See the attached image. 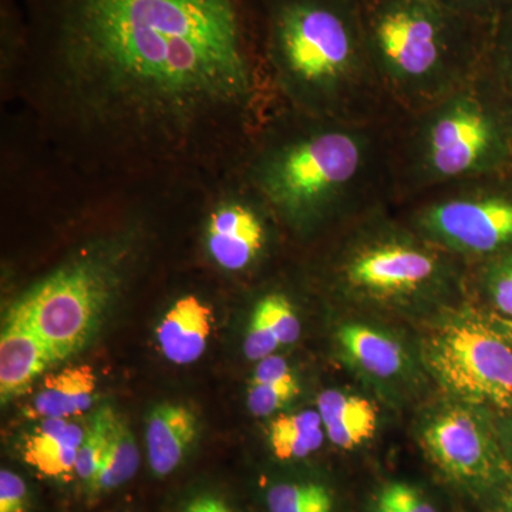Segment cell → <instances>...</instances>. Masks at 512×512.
<instances>
[{
    "mask_svg": "<svg viewBox=\"0 0 512 512\" xmlns=\"http://www.w3.org/2000/svg\"><path fill=\"white\" fill-rule=\"evenodd\" d=\"M23 10L10 84L67 163L128 194L207 190L239 170L278 106L259 0H26Z\"/></svg>",
    "mask_w": 512,
    "mask_h": 512,
    "instance_id": "obj_1",
    "label": "cell"
},
{
    "mask_svg": "<svg viewBox=\"0 0 512 512\" xmlns=\"http://www.w3.org/2000/svg\"><path fill=\"white\" fill-rule=\"evenodd\" d=\"M394 124L322 119L279 104L238 173L295 234L350 224L396 198Z\"/></svg>",
    "mask_w": 512,
    "mask_h": 512,
    "instance_id": "obj_2",
    "label": "cell"
},
{
    "mask_svg": "<svg viewBox=\"0 0 512 512\" xmlns=\"http://www.w3.org/2000/svg\"><path fill=\"white\" fill-rule=\"evenodd\" d=\"M272 90L308 116L386 123L397 116L367 50L359 0H259Z\"/></svg>",
    "mask_w": 512,
    "mask_h": 512,
    "instance_id": "obj_3",
    "label": "cell"
},
{
    "mask_svg": "<svg viewBox=\"0 0 512 512\" xmlns=\"http://www.w3.org/2000/svg\"><path fill=\"white\" fill-rule=\"evenodd\" d=\"M370 60L399 117L431 106L483 70L493 23L444 0H359Z\"/></svg>",
    "mask_w": 512,
    "mask_h": 512,
    "instance_id": "obj_4",
    "label": "cell"
},
{
    "mask_svg": "<svg viewBox=\"0 0 512 512\" xmlns=\"http://www.w3.org/2000/svg\"><path fill=\"white\" fill-rule=\"evenodd\" d=\"M394 126L396 198L511 173L512 104L483 70Z\"/></svg>",
    "mask_w": 512,
    "mask_h": 512,
    "instance_id": "obj_5",
    "label": "cell"
},
{
    "mask_svg": "<svg viewBox=\"0 0 512 512\" xmlns=\"http://www.w3.org/2000/svg\"><path fill=\"white\" fill-rule=\"evenodd\" d=\"M332 262V281L362 301L393 302L444 289L454 274L448 254L412 227L389 220L384 207L350 222Z\"/></svg>",
    "mask_w": 512,
    "mask_h": 512,
    "instance_id": "obj_6",
    "label": "cell"
},
{
    "mask_svg": "<svg viewBox=\"0 0 512 512\" xmlns=\"http://www.w3.org/2000/svg\"><path fill=\"white\" fill-rule=\"evenodd\" d=\"M120 249L97 247L67 259L20 296L28 320L56 362L89 343L121 284Z\"/></svg>",
    "mask_w": 512,
    "mask_h": 512,
    "instance_id": "obj_7",
    "label": "cell"
},
{
    "mask_svg": "<svg viewBox=\"0 0 512 512\" xmlns=\"http://www.w3.org/2000/svg\"><path fill=\"white\" fill-rule=\"evenodd\" d=\"M420 198L409 225L448 254L487 259L512 249V173Z\"/></svg>",
    "mask_w": 512,
    "mask_h": 512,
    "instance_id": "obj_8",
    "label": "cell"
},
{
    "mask_svg": "<svg viewBox=\"0 0 512 512\" xmlns=\"http://www.w3.org/2000/svg\"><path fill=\"white\" fill-rule=\"evenodd\" d=\"M470 315L431 338L429 363L444 386L468 403L512 406V338Z\"/></svg>",
    "mask_w": 512,
    "mask_h": 512,
    "instance_id": "obj_9",
    "label": "cell"
},
{
    "mask_svg": "<svg viewBox=\"0 0 512 512\" xmlns=\"http://www.w3.org/2000/svg\"><path fill=\"white\" fill-rule=\"evenodd\" d=\"M210 205L202 225L208 259L225 274H244L264 258L274 214L238 171L204 190Z\"/></svg>",
    "mask_w": 512,
    "mask_h": 512,
    "instance_id": "obj_10",
    "label": "cell"
},
{
    "mask_svg": "<svg viewBox=\"0 0 512 512\" xmlns=\"http://www.w3.org/2000/svg\"><path fill=\"white\" fill-rule=\"evenodd\" d=\"M431 460L448 476L466 481H487L500 468L491 434L473 414L447 410L431 420L423 433Z\"/></svg>",
    "mask_w": 512,
    "mask_h": 512,
    "instance_id": "obj_11",
    "label": "cell"
},
{
    "mask_svg": "<svg viewBox=\"0 0 512 512\" xmlns=\"http://www.w3.org/2000/svg\"><path fill=\"white\" fill-rule=\"evenodd\" d=\"M56 359L15 308L10 309L0 338V397L8 402L26 393Z\"/></svg>",
    "mask_w": 512,
    "mask_h": 512,
    "instance_id": "obj_12",
    "label": "cell"
},
{
    "mask_svg": "<svg viewBox=\"0 0 512 512\" xmlns=\"http://www.w3.org/2000/svg\"><path fill=\"white\" fill-rule=\"evenodd\" d=\"M214 326V312L197 295L178 298L158 323V348L174 365H192L204 355Z\"/></svg>",
    "mask_w": 512,
    "mask_h": 512,
    "instance_id": "obj_13",
    "label": "cell"
},
{
    "mask_svg": "<svg viewBox=\"0 0 512 512\" xmlns=\"http://www.w3.org/2000/svg\"><path fill=\"white\" fill-rule=\"evenodd\" d=\"M198 420L191 409L177 403L158 404L147 417L148 467L158 478L180 468L197 439Z\"/></svg>",
    "mask_w": 512,
    "mask_h": 512,
    "instance_id": "obj_14",
    "label": "cell"
},
{
    "mask_svg": "<svg viewBox=\"0 0 512 512\" xmlns=\"http://www.w3.org/2000/svg\"><path fill=\"white\" fill-rule=\"evenodd\" d=\"M87 421L47 419L40 421L22 444L23 461L40 476L56 481L76 478L77 454L86 434Z\"/></svg>",
    "mask_w": 512,
    "mask_h": 512,
    "instance_id": "obj_15",
    "label": "cell"
},
{
    "mask_svg": "<svg viewBox=\"0 0 512 512\" xmlns=\"http://www.w3.org/2000/svg\"><path fill=\"white\" fill-rule=\"evenodd\" d=\"M96 389L97 377L92 367H66L45 377L26 414L39 421L74 419L93 406Z\"/></svg>",
    "mask_w": 512,
    "mask_h": 512,
    "instance_id": "obj_16",
    "label": "cell"
},
{
    "mask_svg": "<svg viewBox=\"0 0 512 512\" xmlns=\"http://www.w3.org/2000/svg\"><path fill=\"white\" fill-rule=\"evenodd\" d=\"M318 413L326 437L342 450H355L375 436L377 410L363 397L325 390L318 397Z\"/></svg>",
    "mask_w": 512,
    "mask_h": 512,
    "instance_id": "obj_17",
    "label": "cell"
},
{
    "mask_svg": "<svg viewBox=\"0 0 512 512\" xmlns=\"http://www.w3.org/2000/svg\"><path fill=\"white\" fill-rule=\"evenodd\" d=\"M339 343L363 372L379 379H389L403 367V350L399 343L370 326L360 323L343 326Z\"/></svg>",
    "mask_w": 512,
    "mask_h": 512,
    "instance_id": "obj_18",
    "label": "cell"
},
{
    "mask_svg": "<svg viewBox=\"0 0 512 512\" xmlns=\"http://www.w3.org/2000/svg\"><path fill=\"white\" fill-rule=\"evenodd\" d=\"M138 468H140V450H138L136 437L126 420L117 413L111 427L106 456L103 458L99 473L87 488L86 493L92 498L113 493L117 488L133 480Z\"/></svg>",
    "mask_w": 512,
    "mask_h": 512,
    "instance_id": "obj_19",
    "label": "cell"
},
{
    "mask_svg": "<svg viewBox=\"0 0 512 512\" xmlns=\"http://www.w3.org/2000/svg\"><path fill=\"white\" fill-rule=\"evenodd\" d=\"M269 446L281 461L302 460L322 447L326 433L318 410L281 414L269 426Z\"/></svg>",
    "mask_w": 512,
    "mask_h": 512,
    "instance_id": "obj_20",
    "label": "cell"
},
{
    "mask_svg": "<svg viewBox=\"0 0 512 512\" xmlns=\"http://www.w3.org/2000/svg\"><path fill=\"white\" fill-rule=\"evenodd\" d=\"M117 412L110 406H103L87 420L86 434L79 454H77V480L87 488L99 473L103 458L109 446L111 427L116 420Z\"/></svg>",
    "mask_w": 512,
    "mask_h": 512,
    "instance_id": "obj_21",
    "label": "cell"
},
{
    "mask_svg": "<svg viewBox=\"0 0 512 512\" xmlns=\"http://www.w3.org/2000/svg\"><path fill=\"white\" fill-rule=\"evenodd\" d=\"M266 505L269 512H333L335 501L325 485L298 481L269 488Z\"/></svg>",
    "mask_w": 512,
    "mask_h": 512,
    "instance_id": "obj_22",
    "label": "cell"
},
{
    "mask_svg": "<svg viewBox=\"0 0 512 512\" xmlns=\"http://www.w3.org/2000/svg\"><path fill=\"white\" fill-rule=\"evenodd\" d=\"M485 70L512 104V10L491 26Z\"/></svg>",
    "mask_w": 512,
    "mask_h": 512,
    "instance_id": "obj_23",
    "label": "cell"
},
{
    "mask_svg": "<svg viewBox=\"0 0 512 512\" xmlns=\"http://www.w3.org/2000/svg\"><path fill=\"white\" fill-rule=\"evenodd\" d=\"M252 313L272 330L281 346L293 345L301 336L298 313L285 293H266L256 302Z\"/></svg>",
    "mask_w": 512,
    "mask_h": 512,
    "instance_id": "obj_24",
    "label": "cell"
},
{
    "mask_svg": "<svg viewBox=\"0 0 512 512\" xmlns=\"http://www.w3.org/2000/svg\"><path fill=\"white\" fill-rule=\"evenodd\" d=\"M481 285L498 312L512 318V249L484 259Z\"/></svg>",
    "mask_w": 512,
    "mask_h": 512,
    "instance_id": "obj_25",
    "label": "cell"
},
{
    "mask_svg": "<svg viewBox=\"0 0 512 512\" xmlns=\"http://www.w3.org/2000/svg\"><path fill=\"white\" fill-rule=\"evenodd\" d=\"M299 394V383L295 376L274 382H249L247 404L249 412L256 417H268L284 409Z\"/></svg>",
    "mask_w": 512,
    "mask_h": 512,
    "instance_id": "obj_26",
    "label": "cell"
},
{
    "mask_svg": "<svg viewBox=\"0 0 512 512\" xmlns=\"http://www.w3.org/2000/svg\"><path fill=\"white\" fill-rule=\"evenodd\" d=\"M375 512H437L433 504L407 483L384 485L377 494Z\"/></svg>",
    "mask_w": 512,
    "mask_h": 512,
    "instance_id": "obj_27",
    "label": "cell"
},
{
    "mask_svg": "<svg viewBox=\"0 0 512 512\" xmlns=\"http://www.w3.org/2000/svg\"><path fill=\"white\" fill-rule=\"evenodd\" d=\"M30 491L28 484L15 471H0V512H29Z\"/></svg>",
    "mask_w": 512,
    "mask_h": 512,
    "instance_id": "obj_28",
    "label": "cell"
},
{
    "mask_svg": "<svg viewBox=\"0 0 512 512\" xmlns=\"http://www.w3.org/2000/svg\"><path fill=\"white\" fill-rule=\"evenodd\" d=\"M281 346L272 330L252 313L247 336H245L244 353L252 362H259L265 357L274 355L275 350Z\"/></svg>",
    "mask_w": 512,
    "mask_h": 512,
    "instance_id": "obj_29",
    "label": "cell"
},
{
    "mask_svg": "<svg viewBox=\"0 0 512 512\" xmlns=\"http://www.w3.org/2000/svg\"><path fill=\"white\" fill-rule=\"evenodd\" d=\"M451 8L471 18L493 23L500 16L511 12L512 0H444Z\"/></svg>",
    "mask_w": 512,
    "mask_h": 512,
    "instance_id": "obj_30",
    "label": "cell"
},
{
    "mask_svg": "<svg viewBox=\"0 0 512 512\" xmlns=\"http://www.w3.org/2000/svg\"><path fill=\"white\" fill-rule=\"evenodd\" d=\"M181 512H235L225 498L214 493L194 495L185 503Z\"/></svg>",
    "mask_w": 512,
    "mask_h": 512,
    "instance_id": "obj_31",
    "label": "cell"
},
{
    "mask_svg": "<svg viewBox=\"0 0 512 512\" xmlns=\"http://www.w3.org/2000/svg\"><path fill=\"white\" fill-rule=\"evenodd\" d=\"M508 512H512V493L510 498H508Z\"/></svg>",
    "mask_w": 512,
    "mask_h": 512,
    "instance_id": "obj_32",
    "label": "cell"
},
{
    "mask_svg": "<svg viewBox=\"0 0 512 512\" xmlns=\"http://www.w3.org/2000/svg\"><path fill=\"white\" fill-rule=\"evenodd\" d=\"M511 173H512V164H511Z\"/></svg>",
    "mask_w": 512,
    "mask_h": 512,
    "instance_id": "obj_33",
    "label": "cell"
}]
</instances>
